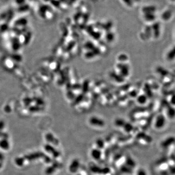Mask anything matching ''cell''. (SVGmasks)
<instances>
[{"instance_id":"obj_7","label":"cell","mask_w":175,"mask_h":175,"mask_svg":"<svg viewBox=\"0 0 175 175\" xmlns=\"http://www.w3.org/2000/svg\"><path fill=\"white\" fill-rule=\"evenodd\" d=\"M166 118L169 119H174L175 118V109L174 106H172L167 109L166 112Z\"/></svg>"},{"instance_id":"obj_10","label":"cell","mask_w":175,"mask_h":175,"mask_svg":"<svg viewBox=\"0 0 175 175\" xmlns=\"http://www.w3.org/2000/svg\"><path fill=\"white\" fill-rule=\"evenodd\" d=\"M25 160H26L23 157H18L15 158L14 160V162H15V164H16L17 166H23Z\"/></svg>"},{"instance_id":"obj_4","label":"cell","mask_w":175,"mask_h":175,"mask_svg":"<svg viewBox=\"0 0 175 175\" xmlns=\"http://www.w3.org/2000/svg\"><path fill=\"white\" fill-rule=\"evenodd\" d=\"M45 138L46 141L51 144H51V145L52 144V146L53 145V146H57L59 144L58 140L51 133H46L45 136Z\"/></svg>"},{"instance_id":"obj_11","label":"cell","mask_w":175,"mask_h":175,"mask_svg":"<svg viewBox=\"0 0 175 175\" xmlns=\"http://www.w3.org/2000/svg\"><path fill=\"white\" fill-rule=\"evenodd\" d=\"M8 137H9V135L8 133H7L6 132H4L3 131H0V139H8Z\"/></svg>"},{"instance_id":"obj_6","label":"cell","mask_w":175,"mask_h":175,"mask_svg":"<svg viewBox=\"0 0 175 175\" xmlns=\"http://www.w3.org/2000/svg\"><path fill=\"white\" fill-rule=\"evenodd\" d=\"M10 144L8 139H0V148L4 150H8L10 148Z\"/></svg>"},{"instance_id":"obj_8","label":"cell","mask_w":175,"mask_h":175,"mask_svg":"<svg viewBox=\"0 0 175 175\" xmlns=\"http://www.w3.org/2000/svg\"><path fill=\"white\" fill-rule=\"evenodd\" d=\"M172 16V12L169 9L166 10L162 14V18L164 20H169Z\"/></svg>"},{"instance_id":"obj_16","label":"cell","mask_w":175,"mask_h":175,"mask_svg":"<svg viewBox=\"0 0 175 175\" xmlns=\"http://www.w3.org/2000/svg\"><path fill=\"white\" fill-rule=\"evenodd\" d=\"M4 159V155H3V154L1 153H0V161L1 162V161H3Z\"/></svg>"},{"instance_id":"obj_3","label":"cell","mask_w":175,"mask_h":175,"mask_svg":"<svg viewBox=\"0 0 175 175\" xmlns=\"http://www.w3.org/2000/svg\"><path fill=\"white\" fill-rule=\"evenodd\" d=\"M44 149L47 153L50 154L52 155V156L55 158H57L59 157L61 155L60 152L55 149V147H54V146H52L51 144H48L45 145Z\"/></svg>"},{"instance_id":"obj_17","label":"cell","mask_w":175,"mask_h":175,"mask_svg":"<svg viewBox=\"0 0 175 175\" xmlns=\"http://www.w3.org/2000/svg\"><path fill=\"white\" fill-rule=\"evenodd\" d=\"M2 167H3V163H2L0 161V169Z\"/></svg>"},{"instance_id":"obj_18","label":"cell","mask_w":175,"mask_h":175,"mask_svg":"<svg viewBox=\"0 0 175 175\" xmlns=\"http://www.w3.org/2000/svg\"><path fill=\"white\" fill-rule=\"evenodd\" d=\"M169 1L171 2H173V3H175V0H169Z\"/></svg>"},{"instance_id":"obj_2","label":"cell","mask_w":175,"mask_h":175,"mask_svg":"<svg viewBox=\"0 0 175 175\" xmlns=\"http://www.w3.org/2000/svg\"><path fill=\"white\" fill-rule=\"evenodd\" d=\"M45 155V154L44 153L42 152H35L26 155L23 157L26 160L31 162L41 158H43Z\"/></svg>"},{"instance_id":"obj_1","label":"cell","mask_w":175,"mask_h":175,"mask_svg":"<svg viewBox=\"0 0 175 175\" xmlns=\"http://www.w3.org/2000/svg\"><path fill=\"white\" fill-rule=\"evenodd\" d=\"M166 119L167 118L163 115H159V116H158L154 122V127L155 129L157 130H162L163 129L166 125Z\"/></svg>"},{"instance_id":"obj_12","label":"cell","mask_w":175,"mask_h":175,"mask_svg":"<svg viewBox=\"0 0 175 175\" xmlns=\"http://www.w3.org/2000/svg\"><path fill=\"white\" fill-rule=\"evenodd\" d=\"M137 175H147V173L145 170L141 168L138 170Z\"/></svg>"},{"instance_id":"obj_14","label":"cell","mask_w":175,"mask_h":175,"mask_svg":"<svg viewBox=\"0 0 175 175\" xmlns=\"http://www.w3.org/2000/svg\"><path fill=\"white\" fill-rule=\"evenodd\" d=\"M5 122L3 120L0 121V131H3L4 128H5Z\"/></svg>"},{"instance_id":"obj_5","label":"cell","mask_w":175,"mask_h":175,"mask_svg":"<svg viewBox=\"0 0 175 175\" xmlns=\"http://www.w3.org/2000/svg\"><path fill=\"white\" fill-rule=\"evenodd\" d=\"M59 164L57 162H55V163H52L51 166H49L46 168L45 170V173L47 175H50L53 174L57 168L59 167Z\"/></svg>"},{"instance_id":"obj_13","label":"cell","mask_w":175,"mask_h":175,"mask_svg":"<svg viewBox=\"0 0 175 175\" xmlns=\"http://www.w3.org/2000/svg\"><path fill=\"white\" fill-rule=\"evenodd\" d=\"M42 159H43V160L44 161L45 163H49L52 162L51 159L49 157L46 156V155H44V156L43 157Z\"/></svg>"},{"instance_id":"obj_15","label":"cell","mask_w":175,"mask_h":175,"mask_svg":"<svg viewBox=\"0 0 175 175\" xmlns=\"http://www.w3.org/2000/svg\"><path fill=\"white\" fill-rule=\"evenodd\" d=\"M170 102L172 106H175V94L172 96L170 99Z\"/></svg>"},{"instance_id":"obj_9","label":"cell","mask_w":175,"mask_h":175,"mask_svg":"<svg viewBox=\"0 0 175 175\" xmlns=\"http://www.w3.org/2000/svg\"><path fill=\"white\" fill-rule=\"evenodd\" d=\"M167 59L169 61H173L175 58V46L173 47L168 52L167 54Z\"/></svg>"}]
</instances>
